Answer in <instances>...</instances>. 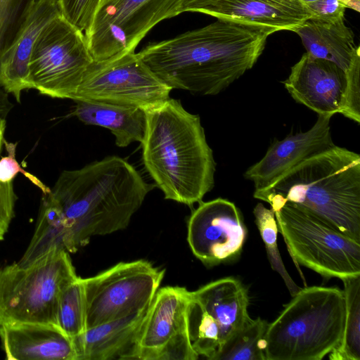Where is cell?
<instances>
[{
    "instance_id": "35",
    "label": "cell",
    "mask_w": 360,
    "mask_h": 360,
    "mask_svg": "<svg viewBox=\"0 0 360 360\" xmlns=\"http://www.w3.org/2000/svg\"><path fill=\"white\" fill-rule=\"evenodd\" d=\"M13 108V103L8 98V94L0 84V118L6 119Z\"/></svg>"
},
{
    "instance_id": "11",
    "label": "cell",
    "mask_w": 360,
    "mask_h": 360,
    "mask_svg": "<svg viewBox=\"0 0 360 360\" xmlns=\"http://www.w3.org/2000/svg\"><path fill=\"white\" fill-rule=\"evenodd\" d=\"M172 90L134 51L93 61L72 101L101 102L148 110L168 100Z\"/></svg>"
},
{
    "instance_id": "28",
    "label": "cell",
    "mask_w": 360,
    "mask_h": 360,
    "mask_svg": "<svg viewBox=\"0 0 360 360\" xmlns=\"http://www.w3.org/2000/svg\"><path fill=\"white\" fill-rule=\"evenodd\" d=\"M255 224L264 243L269 261L272 269L283 278L290 295L293 296L300 289L287 271L280 255L277 245L278 224L273 210L258 203L253 210Z\"/></svg>"
},
{
    "instance_id": "37",
    "label": "cell",
    "mask_w": 360,
    "mask_h": 360,
    "mask_svg": "<svg viewBox=\"0 0 360 360\" xmlns=\"http://www.w3.org/2000/svg\"><path fill=\"white\" fill-rule=\"evenodd\" d=\"M6 129V119L0 118V153L4 141V136Z\"/></svg>"
},
{
    "instance_id": "34",
    "label": "cell",
    "mask_w": 360,
    "mask_h": 360,
    "mask_svg": "<svg viewBox=\"0 0 360 360\" xmlns=\"http://www.w3.org/2000/svg\"><path fill=\"white\" fill-rule=\"evenodd\" d=\"M313 18L333 20L345 17L347 7L341 0H317L304 4Z\"/></svg>"
},
{
    "instance_id": "26",
    "label": "cell",
    "mask_w": 360,
    "mask_h": 360,
    "mask_svg": "<svg viewBox=\"0 0 360 360\" xmlns=\"http://www.w3.org/2000/svg\"><path fill=\"white\" fill-rule=\"evenodd\" d=\"M57 326L72 340L86 330V302L83 278L77 277L63 290L57 309Z\"/></svg>"
},
{
    "instance_id": "2",
    "label": "cell",
    "mask_w": 360,
    "mask_h": 360,
    "mask_svg": "<svg viewBox=\"0 0 360 360\" xmlns=\"http://www.w3.org/2000/svg\"><path fill=\"white\" fill-rule=\"evenodd\" d=\"M155 187L117 155L62 172L49 194L63 217L66 251L74 253L94 236L125 229Z\"/></svg>"
},
{
    "instance_id": "25",
    "label": "cell",
    "mask_w": 360,
    "mask_h": 360,
    "mask_svg": "<svg viewBox=\"0 0 360 360\" xmlns=\"http://www.w3.org/2000/svg\"><path fill=\"white\" fill-rule=\"evenodd\" d=\"M346 301V320L340 345L330 352L332 360H360V275L342 280Z\"/></svg>"
},
{
    "instance_id": "24",
    "label": "cell",
    "mask_w": 360,
    "mask_h": 360,
    "mask_svg": "<svg viewBox=\"0 0 360 360\" xmlns=\"http://www.w3.org/2000/svg\"><path fill=\"white\" fill-rule=\"evenodd\" d=\"M269 323L251 318L231 335L212 360H266L264 338Z\"/></svg>"
},
{
    "instance_id": "29",
    "label": "cell",
    "mask_w": 360,
    "mask_h": 360,
    "mask_svg": "<svg viewBox=\"0 0 360 360\" xmlns=\"http://www.w3.org/2000/svg\"><path fill=\"white\" fill-rule=\"evenodd\" d=\"M37 0H0V63L19 35Z\"/></svg>"
},
{
    "instance_id": "17",
    "label": "cell",
    "mask_w": 360,
    "mask_h": 360,
    "mask_svg": "<svg viewBox=\"0 0 360 360\" xmlns=\"http://www.w3.org/2000/svg\"><path fill=\"white\" fill-rule=\"evenodd\" d=\"M195 13L295 31L311 15L300 0H216Z\"/></svg>"
},
{
    "instance_id": "38",
    "label": "cell",
    "mask_w": 360,
    "mask_h": 360,
    "mask_svg": "<svg viewBox=\"0 0 360 360\" xmlns=\"http://www.w3.org/2000/svg\"><path fill=\"white\" fill-rule=\"evenodd\" d=\"M317 1V0H300V1L303 4H307L309 2H312V1Z\"/></svg>"
},
{
    "instance_id": "18",
    "label": "cell",
    "mask_w": 360,
    "mask_h": 360,
    "mask_svg": "<svg viewBox=\"0 0 360 360\" xmlns=\"http://www.w3.org/2000/svg\"><path fill=\"white\" fill-rule=\"evenodd\" d=\"M60 13L58 0H37L25 24L0 63V84L20 102L21 93L31 89L29 61L37 37Z\"/></svg>"
},
{
    "instance_id": "20",
    "label": "cell",
    "mask_w": 360,
    "mask_h": 360,
    "mask_svg": "<svg viewBox=\"0 0 360 360\" xmlns=\"http://www.w3.org/2000/svg\"><path fill=\"white\" fill-rule=\"evenodd\" d=\"M192 295L218 323L222 344L250 319L248 290L236 278L226 277L210 282L192 292Z\"/></svg>"
},
{
    "instance_id": "15",
    "label": "cell",
    "mask_w": 360,
    "mask_h": 360,
    "mask_svg": "<svg viewBox=\"0 0 360 360\" xmlns=\"http://www.w3.org/2000/svg\"><path fill=\"white\" fill-rule=\"evenodd\" d=\"M332 116L318 115L311 128L275 140L264 157L245 172L255 190L266 188L306 159L334 147L330 127Z\"/></svg>"
},
{
    "instance_id": "7",
    "label": "cell",
    "mask_w": 360,
    "mask_h": 360,
    "mask_svg": "<svg viewBox=\"0 0 360 360\" xmlns=\"http://www.w3.org/2000/svg\"><path fill=\"white\" fill-rule=\"evenodd\" d=\"M292 259L325 278L360 275V243L314 214L287 202L274 212Z\"/></svg>"
},
{
    "instance_id": "22",
    "label": "cell",
    "mask_w": 360,
    "mask_h": 360,
    "mask_svg": "<svg viewBox=\"0 0 360 360\" xmlns=\"http://www.w3.org/2000/svg\"><path fill=\"white\" fill-rule=\"evenodd\" d=\"M75 102L72 115L86 125L109 129L117 146L124 148L133 142H142L146 129V110L94 101Z\"/></svg>"
},
{
    "instance_id": "33",
    "label": "cell",
    "mask_w": 360,
    "mask_h": 360,
    "mask_svg": "<svg viewBox=\"0 0 360 360\" xmlns=\"http://www.w3.org/2000/svg\"><path fill=\"white\" fill-rule=\"evenodd\" d=\"M16 198L13 181L0 182V240L4 239L14 217Z\"/></svg>"
},
{
    "instance_id": "21",
    "label": "cell",
    "mask_w": 360,
    "mask_h": 360,
    "mask_svg": "<svg viewBox=\"0 0 360 360\" xmlns=\"http://www.w3.org/2000/svg\"><path fill=\"white\" fill-rule=\"evenodd\" d=\"M310 56L329 60L346 72L360 50L345 17L333 20L310 18L295 31Z\"/></svg>"
},
{
    "instance_id": "3",
    "label": "cell",
    "mask_w": 360,
    "mask_h": 360,
    "mask_svg": "<svg viewBox=\"0 0 360 360\" xmlns=\"http://www.w3.org/2000/svg\"><path fill=\"white\" fill-rule=\"evenodd\" d=\"M146 115L142 160L155 187L167 200L200 203L213 188L216 171L200 116L171 98Z\"/></svg>"
},
{
    "instance_id": "8",
    "label": "cell",
    "mask_w": 360,
    "mask_h": 360,
    "mask_svg": "<svg viewBox=\"0 0 360 360\" xmlns=\"http://www.w3.org/2000/svg\"><path fill=\"white\" fill-rule=\"evenodd\" d=\"M93 61L84 34L60 14L35 41L29 61L30 87L51 98L72 100Z\"/></svg>"
},
{
    "instance_id": "5",
    "label": "cell",
    "mask_w": 360,
    "mask_h": 360,
    "mask_svg": "<svg viewBox=\"0 0 360 360\" xmlns=\"http://www.w3.org/2000/svg\"><path fill=\"white\" fill-rule=\"evenodd\" d=\"M346 320L344 291L305 286L269 326L266 360H321L340 344Z\"/></svg>"
},
{
    "instance_id": "16",
    "label": "cell",
    "mask_w": 360,
    "mask_h": 360,
    "mask_svg": "<svg viewBox=\"0 0 360 360\" xmlns=\"http://www.w3.org/2000/svg\"><path fill=\"white\" fill-rule=\"evenodd\" d=\"M0 338L8 360H77L73 340L55 324L1 325Z\"/></svg>"
},
{
    "instance_id": "1",
    "label": "cell",
    "mask_w": 360,
    "mask_h": 360,
    "mask_svg": "<svg viewBox=\"0 0 360 360\" xmlns=\"http://www.w3.org/2000/svg\"><path fill=\"white\" fill-rule=\"evenodd\" d=\"M270 27L217 19L174 37L148 43L138 55L172 89L216 95L250 70L262 53Z\"/></svg>"
},
{
    "instance_id": "12",
    "label": "cell",
    "mask_w": 360,
    "mask_h": 360,
    "mask_svg": "<svg viewBox=\"0 0 360 360\" xmlns=\"http://www.w3.org/2000/svg\"><path fill=\"white\" fill-rule=\"evenodd\" d=\"M192 292L184 287L158 290L140 329L131 359L195 360L190 340L188 311Z\"/></svg>"
},
{
    "instance_id": "36",
    "label": "cell",
    "mask_w": 360,
    "mask_h": 360,
    "mask_svg": "<svg viewBox=\"0 0 360 360\" xmlns=\"http://www.w3.org/2000/svg\"><path fill=\"white\" fill-rule=\"evenodd\" d=\"M214 1L216 0H188L186 4L184 11L195 13L198 8Z\"/></svg>"
},
{
    "instance_id": "14",
    "label": "cell",
    "mask_w": 360,
    "mask_h": 360,
    "mask_svg": "<svg viewBox=\"0 0 360 360\" xmlns=\"http://www.w3.org/2000/svg\"><path fill=\"white\" fill-rule=\"evenodd\" d=\"M292 98L318 115L340 113L347 84L346 72L336 64L307 52L283 82Z\"/></svg>"
},
{
    "instance_id": "6",
    "label": "cell",
    "mask_w": 360,
    "mask_h": 360,
    "mask_svg": "<svg viewBox=\"0 0 360 360\" xmlns=\"http://www.w3.org/2000/svg\"><path fill=\"white\" fill-rule=\"evenodd\" d=\"M77 277L65 250H51L25 267L13 263L0 269V326L57 325L60 293Z\"/></svg>"
},
{
    "instance_id": "23",
    "label": "cell",
    "mask_w": 360,
    "mask_h": 360,
    "mask_svg": "<svg viewBox=\"0 0 360 360\" xmlns=\"http://www.w3.org/2000/svg\"><path fill=\"white\" fill-rule=\"evenodd\" d=\"M53 250H66L65 231L60 211L48 193L43 194L34 235L16 263L27 266Z\"/></svg>"
},
{
    "instance_id": "13",
    "label": "cell",
    "mask_w": 360,
    "mask_h": 360,
    "mask_svg": "<svg viewBox=\"0 0 360 360\" xmlns=\"http://www.w3.org/2000/svg\"><path fill=\"white\" fill-rule=\"evenodd\" d=\"M246 236L240 211L224 198L200 202L188 221V245L205 265L214 266L236 258Z\"/></svg>"
},
{
    "instance_id": "19",
    "label": "cell",
    "mask_w": 360,
    "mask_h": 360,
    "mask_svg": "<svg viewBox=\"0 0 360 360\" xmlns=\"http://www.w3.org/2000/svg\"><path fill=\"white\" fill-rule=\"evenodd\" d=\"M149 307L86 329L73 340L77 360L131 359Z\"/></svg>"
},
{
    "instance_id": "10",
    "label": "cell",
    "mask_w": 360,
    "mask_h": 360,
    "mask_svg": "<svg viewBox=\"0 0 360 360\" xmlns=\"http://www.w3.org/2000/svg\"><path fill=\"white\" fill-rule=\"evenodd\" d=\"M164 274L165 270L141 259L120 262L83 278L86 329L148 308Z\"/></svg>"
},
{
    "instance_id": "30",
    "label": "cell",
    "mask_w": 360,
    "mask_h": 360,
    "mask_svg": "<svg viewBox=\"0 0 360 360\" xmlns=\"http://www.w3.org/2000/svg\"><path fill=\"white\" fill-rule=\"evenodd\" d=\"M103 0H58L62 16L84 34L89 33Z\"/></svg>"
},
{
    "instance_id": "32",
    "label": "cell",
    "mask_w": 360,
    "mask_h": 360,
    "mask_svg": "<svg viewBox=\"0 0 360 360\" xmlns=\"http://www.w3.org/2000/svg\"><path fill=\"white\" fill-rule=\"evenodd\" d=\"M8 155L0 158V182L8 183L13 181L16 176L20 173L25 176L32 184L39 188L43 194L50 192L51 188L44 184L40 179L32 174L25 170L18 162L16 159V148L18 143L3 141Z\"/></svg>"
},
{
    "instance_id": "4",
    "label": "cell",
    "mask_w": 360,
    "mask_h": 360,
    "mask_svg": "<svg viewBox=\"0 0 360 360\" xmlns=\"http://www.w3.org/2000/svg\"><path fill=\"white\" fill-rule=\"evenodd\" d=\"M253 196L274 212L294 204L360 243V155L347 148L335 145L306 159Z\"/></svg>"
},
{
    "instance_id": "27",
    "label": "cell",
    "mask_w": 360,
    "mask_h": 360,
    "mask_svg": "<svg viewBox=\"0 0 360 360\" xmlns=\"http://www.w3.org/2000/svg\"><path fill=\"white\" fill-rule=\"evenodd\" d=\"M188 333L191 345L199 355L212 360L222 344L220 328L214 319L192 299L188 311Z\"/></svg>"
},
{
    "instance_id": "31",
    "label": "cell",
    "mask_w": 360,
    "mask_h": 360,
    "mask_svg": "<svg viewBox=\"0 0 360 360\" xmlns=\"http://www.w3.org/2000/svg\"><path fill=\"white\" fill-rule=\"evenodd\" d=\"M360 50H359L349 67L346 70L347 84L341 114L360 123Z\"/></svg>"
},
{
    "instance_id": "9",
    "label": "cell",
    "mask_w": 360,
    "mask_h": 360,
    "mask_svg": "<svg viewBox=\"0 0 360 360\" xmlns=\"http://www.w3.org/2000/svg\"><path fill=\"white\" fill-rule=\"evenodd\" d=\"M188 0H103L86 36L94 61L134 52L159 22L185 13Z\"/></svg>"
}]
</instances>
